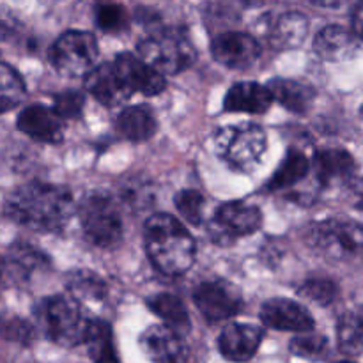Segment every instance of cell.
<instances>
[{
	"label": "cell",
	"instance_id": "cell-1",
	"mask_svg": "<svg viewBox=\"0 0 363 363\" xmlns=\"http://www.w3.org/2000/svg\"><path fill=\"white\" fill-rule=\"evenodd\" d=\"M4 209L13 222L27 229L59 233L73 216L74 202L69 190L64 186L30 181L7 197Z\"/></svg>",
	"mask_w": 363,
	"mask_h": 363
},
{
	"label": "cell",
	"instance_id": "cell-2",
	"mask_svg": "<svg viewBox=\"0 0 363 363\" xmlns=\"http://www.w3.org/2000/svg\"><path fill=\"white\" fill-rule=\"evenodd\" d=\"M144 243L152 266L163 275L179 277L195 261V241L186 227L174 216L158 213L144 225Z\"/></svg>",
	"mask_w": 363,
	"mask_h": 363
},
{
	"label": "cell",
	"instance_id": "cell-3",
	"mask_svg": "<svg viewBox=\"0 0 363 363\" xmlns=\"http://www.w3.org/2000/svg\"><path fill=\"white\" fill-rule=\"evenodd\" d=\"M138 57L162 74H177L188 69L197 59V52L188 35L179 28H156L138 43Z\"/></svg>",
	"mask_w": 363,
	"mask_h": 363
},
{
	"label": "cell",
	"instance_id": "cell-4",
	"mask_svg": "<svg viewBox=\"0 0 363 363\" xmlns=\"http://www.w3.org/2000/svg\"><path fill=\"white\" fill-rule=\"evenodd\" d=\"M220 158L234 170L248 172L262 160L268 145L264 130L257 124L243 123L220 130L215 137Z\"/></svg>",
	"mask_w": 363,
	"mask_h": 363
},
{
	"label": "cell",
	"instance_id": "cell-5",
	"mask_svg": "<svg viewBox=\"0 0 363 363\" xmlns=\"http://www.w3.org/2000/svg\"><path fill=\"white\" fill-rule=\"evenodd\" d=\"M85 238L99 248H112L123 238V216L110 195L92 191L78 206Z\"/></svg>",
	"mask_w": 363,
	"mask_h": 363
},
{
	"label": "cell",
	"instance_id": "cell-6",
	"mask_svg": "<svg viewBox=\"0 0 363 363\" xmlns=\"http://www.w3.org/2000/svg\"><path fill=\"white\" fill-rule=\"evenodd\" d=\"M43 330L53 342L73 347L84 342L89 321L82 314V308L73 296H52L41 301L38 307Z\"/></svg>",
	"mask_w": 363,
	"mask_h": 363
},
{
	"label": "cell",
	"instance_id": "cell-7",
	"mask_svg": "<svg viewBox=\"0 0 363 363\" xmlns=\"http://www.w3.org/2000/svg\"><path fill=\"white\" fill-rule=\"evenodd\" d=\"M98 59V43L91 32H64L50 50L53 67L64 77H85Z\"/></svg>",
	"mask_w": 363,
	"mask_h": 363
},
{
	"label": "cell",
	"instance_id": "cell-8",
	"mask_svg": "<svg viewBox=\"0 0 363 363\" xmlns=\"http://www.w3.org/2000/svg\"><path fill=\"white\" fill-rule=\"evenodd\" d=\"M308 241L321 254L344 259L363 250V225L346 218H330L315 223Z\"/></svg>",
	"mask_w": 363,
	"mask_h": 363
},
{
	"label": "cell",
	"instance_id": "cell-9",
	"mask_svg": "<svg viewBox=\"0 0 363 363\" xmlns=\"http://www.w3.org/2000/svg\"><path fill=\"white\" fill-rule=\"evenodd\" d=\"M262 215L257 206L241 201L225 202L216 209L209 225V234L220 245H227L236 238L248 236L261 227Z\"/></svg>",
	"mask_w": 363,
	"mask_h": 363
},
{
	"label": "cell",
	"instance_id": "cell-10",
	"mask_svg": "<svg viewBox=\"0 0 363 363\" xmlns=\"http://www.w3.org/2000/svg\"><path fill=\"white\" fill-rule=\"evenodd\" d=\"M194 301L206 321L220 323L234 318L243 307L240 293L225 280H208L194 291Z\"/></svg>",
	"mask_w": 363,
	"mask_h": 363
},
{
	"label": "cell",
	"instance_id": "cell-11",
	"mask_svg": "<svg viewBox=\"0 0 363 363\" xmlns=\"http://www.w3.org/2000/svg\"><path fill=\"white\" fill-rule=\"evenodd\" d=\"M112 67L123 87L131 96L135 92H140L144 96H156L165 91V74L156 71L155 67L144 62L140 57H135L133 53H119L113 59Z\"/></svg>",
	"mask_w": 363,
	"mask_h": 363
},
{
	"label": "cell",
	"instance_id": "cell-12",
	"mask_svg": "<svg viewBox=\"0 0 363 363\" xmlns=\"http://www.w3.org/2000/svg\"><path fill=\"white\" fill-rule=\"evenodd\" d=\"M213 59L230 69H245L261 57V45L257 39L243 32H225L213 39Z\"/></svg>",
	"mask_w": 363,
	"mask_h": 363
},
{
	"label": "cell",
	"instance_id": "cell-13",
	"mask_svg": "<svg viewBox=\"0 0 363 363\" xmlns=\"http://www.w3.org/2000/svg\"><path fill=\"white\" fill-rule=\"evenodd\" d=\"M261 321L268 328L280 332L308 333L314 330V319L303 305L286 298L268 300L261 308Z\"/></svg>",
	"mask_w": 363,
	"mask_h": 363
},
{
	"label": "cell",
	"instance_id": "cell-14",
	"mask_svg": "<svg viewBox=\"0 0 363 363\" xmlns=\"http://www.w3.org/2000/svg\"><path fill=\"white\" fill-rule=\"evenodd\" d=\"M140 346L155 363H184L186 347L177 332L169 326H151L140 337Z\"/></svg>",
	"mask_w": 363,
	"mask_h": 363
},
{
	"label": "cell",
	"instance_id": "cell-15",
	"mask_svg": "<svg viewBox=\"0 0 363 363\" xmlns=\"http://www.w3.org/2000/svg\"><path fill=\"white\" fill-rule=\"evenodd\" d=\"M264 332L252 325H229L218 337V350L227 360L248 362L261 346Z\"/></svg>",
	"mask_w": 363,
	"mask_h": 363
},
{
	"label": "cell",
	"instance_id": "cell-16",
	"mask_svg": "<svg viewBox=\"0 0 363 363\" xmlns=\"http://www.w3.org/2000/svg\"><path fill=\"white\" fill-rule=\"evenodd\" d=\"M53 110L43 105H30L18 116V130L27 137L46 144H57L62 140V123Z\"/></svg>",
	"mask_w": 363,
	"mask_h": 363
},
{
	"label": "cell",
	"instance_id": "cell-17",
	"mask_svg": "<svg viewBox=\"0 0 363 363\" xmlns=\"http://www.w3.org/2000/svg\"><path fill=\"white\" fill-rule=\"evenodd\" d=\"M358 38L340 25H328L318 32L314 39V50L321 59L330 62H342L357 55Z\"/></svg>",
	"mask_w": 363,
	"mask_h": 363
},
{
	"label": "cell",
	"instance_id": "cell-18",
	"mask_svg": "<svg viewBox=\"0 0 363 363\" xmlns=\"http://www.w3.org/2000/svg\"><path fill=\"white\" fill-rule=\"evenodd\" d=\"M357 163L344 149H323L314 156V172L323 186H335L353 177Z\"/></svg>",
	"mask_w": 363,
	"mask_h": 363
},
{
	"label": "cell",
	"instance_id": "cell-19",
	"mask_svg": "<svg viewBox=\"0 0 363 363\" xmlns=\"http://www.w3.org/2000/svg\"><path fill=\"white\" fill-rule=\"evenodd\" d=\"M85 87L101 105L108 106V108L123 105L124 101L131 98L130 92L123 87V84L117 78L112 64L92 67L85 74Z\"/></svg>",
	"mask_w": 363,
	"mask_h": 363
},
{
	"label": "cell",
	"instance_id": "cell-20",
	"mask_svg": "<svg viewBox=\"0 0 363 363\" xmlns=\"http://www.w3.org/2000/svg\"><path fill=\"white\" fill-rule=\"evenodd\" d=\"M273 103V96L266 85L257 82H240L234 84L223 99V108L227 112L264 113Z\"/></svg>",
	"mask_w": 363,
	"mask_h": 363
},
{
	"label": "cell",
	"instance_id": "cell-21",
	"mask_svg": "<svg viewBox=\"0 0 363 363\" xmlns=\"http://www.w3.org/2000/svg\"><path fill=\"white\" fill-rule=\"evenodd\" d=\"M308 34V20L300 13H286L269 21L268 38L277 50L298 48Z\"/></svg>",
	"mask_w": 363,
	"mask_h": 363
},
{
	"label": "cell",
	"instance_id": "cell-22",
	"mask_svg": "<svg viewBox=\"0 0 363 363\" xmlns=\"http://www.w3.org/2000/svg\"><path fill=\"white\" fill-rule=\"evenodd\" d=\"M273 99L293 113H307L315 99V92L311 85L287 78H273L268 85Z\"/></svg>",
	"mask_w": 363,
	"mask_h": 363
},
{
	"label": "cell",
	"instance_id": "cell-23",
	"mask_svg": "<svg viewBox=\"0 0 363 363\" xmlns=\"http://www.w3.org/2000/svg\"><path fill=\"white\" fill-rule=\"evenodd\" d=\"M155 112L147 105H133L124 108L117 117V130L131 142H145L156 133Z\"/></svg>",
	"mask_w": 363,
	"mask_h": 363
},
{
	"label": "cell",
	"instance_id": "cell-24",
	"mask_svg": "<svg viewBox=\"0 0 363 363\" xmlns=\"http://www.w3.org/2000/svg\"><path fill=\"white\" fill-rule=\"evenodd\" d=\"M147 303L149 308L165 323V326L172 328L174 332H177L179 335L190 332V315H188V311L186 307H184L183 301H181V298H177L176 294H156V296H152Z\"/></svg>",
	"mask_w": 363,
	"mask_h": 363
},
{
	"label": "cell",
	"instance_id": "cell-25",
	"mask_svg": "<svg viewBox=\"0 0 363 363\" xmlns=\"http://www.w3.org/2000/svg\"><path fill=\"white\" fill-rule=\"evenodd\" d=\"M84 342L94 363H119L113 346L112 328L105 321H89Z\"/></svg>",
	"mask_w": 363,
	"mask_h": 363
},
{
	"label": "cell",
	"instance_id": "cell-26",
	"mask_svg": "<svg viewBox=\"0 0 363 363\" xmlns=\"http://www.w3.org/2000/svg\"><path fill=\"white\" fill-rule=\"evenodd\" d=\"M308 170H311V163H308L307 156L296 149H291L269 179L268 190L277 191L294 186L307 176Z\"/></svg>",
	"mask_w": 363,
	"mask_h": 363
},
{
	"label": "cell",
	"instance_id": "cell-27",
	"mask_svg": "<svg viewBox=\"0 0 363 363\" xmlns=\"http://www.w3.org/2000/svg\"><path fill=\"white\" fill-rule=\"evenodd\" d=\"M67 291L74 300L82 301H101L106 298V284L101 277L89 269H77L71 272L66 279Z\"/></svg>",
	"mask_w": 363,
	"mask_h": 363
},
{
	"label": "cell",
	"instance_id": "cell-28",
	"mask_svg": "<svg viewBox=\"0 0 363 363\" xmlns=\"http://www.w3.org/2000/svg\"><path fill=\"white\" fill-rule=\"evenodd\" d=\"M337 339L342 353L357 357L363 351V307L347 312L337 326Z\"/></svg>",
	"mask_w": 363,
	"mask_h": 363
},
{
	"label": "cell",
	"instance_id": "cell-29",
	"mask_svg": "<svg viewBox=\"0 0 363 363\" xmlns=\"http://www.w3.org/2000/svg\"><path fill=\"white\" fill-rule=\"evenodd\" d=\"M27 94L23 78L9 64L0 62V113L13 110Z\"/></svg>",
	"mask_w": 363,
	"mask_h": 363
},
{
	"label": "cell",
	"instance_id": "cell-30",
	"mask_svg": "<svg viewBox=\"0 0 363 363\" xmlns=\"http://www.w3.org/2000/svg\"><path fill=\"white\" fill-rule=\"evenodd\" d=\"M9 261L25 277H28L34 272H39V269L48 264V261H46V257L41 252L25 243H16L11 248Z\"/></svg>",
	"mask_w": 363,
	"mask_h": 363
},
{
	"label": "cell",
	"instance_id": "cell-31",
	"mask_svg": "<svg viewBox=\"0 0 363 363\" xmlns=\"http://www.w3.org/2000/svg\"><path fill=\"white\" fill-rule=\"evenodd\" d=\"M177 213L184 222L191 223V225H201L202 216H204V197L201 191L197 190H183L176 195L174 199Z\"/></svg>",
	"mask_w": 363,
	"mask_h": 363
},
{
	"label": "cell",
	"instance_id": "cell-32",
	"mask_svg": "<svg viewBox=\"0 0 363 363\" xmlns=\"http://www.w3.org/2000/svg\"><path fill=\"white\" fill-rule=\"evenodd\" d=\"M96 21H98V27L101 30L110 32V34H117V32H123L128 28V13L123 6L119 4L106 2L101 4L98 7V13H96Z\"/></svg>",
	"mask_w": 363,
	"mask_h": 363
},
{
	"label": "cell",
	"instance_id": "cell-33",
	"mask_svg": "<svg viewBox=\"0 0 363 363\" xmlns=\"http://www.w3.org/2000/svg\"><path fill=\"white\" fill-rule=\"evenodd\" d=\"M300 294L318 305H330L335 301L339 287L330 279H308L300 287Z\"/></svg>",
	"mask_w": 363,
	"mask_h": 363
},
{
	"label": "cell",
	"instance_id": "cell-34",
	"mask_svg": "<svg viewBox=\"0 0 363 363\" xmlns=\"http://www.w3.org/2000/svg\"><path fill=\"white\" fill-rule=\"evenodd\" d=\"M291 351L296 357L307 358V360H321L328 354V340L323 335L296 337L291 342Z\"/></svg>",
	"mask_w": 363,
	"mask_h": 363
},
{
	"label": "cell",
	"instance_id": "cell-35",
	"mask_svg": "<svg viewBox=\"0 0 363 363\" xmlns=\"http://www.w3.org/2000/svg\"><path fill=\"white\" fill-rule=\"evenodd\" d=\"M85 98L80 91H64L53 98V112L60 119H78L82 116Z\"/></svg>",
	"mask_w": 363,
	"mask_h": 363
},
{
	"label": "cell",
	"instance_id": "cell-36",
	"mask_svg": "<svg viewBox=\"0 0 363 363\" xmlns=\"http://www.w3.org/2000/svg\"><path fill=\"white\" fill-rule=\"evenodd\" d=\"M18 28H20V23H18L16 18L9 11L0 9V39L13 38Z\"/></svg>",
	"mask_w": 363,
	"mask_h": 363
},
{
	"label": "cell",
	"instance_id": "cell-37",
	"mask_svg": "<svg viewBox=\"0 0 363 363\" xmlns=\"http://www.w3.org/2000/svg\"><path fill=\"white\" fill-rule=\"evenodd\" d=\"M351 23H353L354 35L363 39V2L357 7V9L353 11V16H351Z\"/></svg>",
	"mask_w": 363,
	"mask_h": 363
},
{
	"label": "cell",
	"instance_id": "cell-38",
	"mask_svg": "<svg viewBox=\"0 0 363 363\" xmlns=\"http://www.w3.org/2000/svg\"><path fill=\"white\" fill-rule=\"evenodd\" d=\"M308 2L315 4V6H321V7H339L344 0H308Z\"/></svg>",
	"mask_w": 363,
	"mask_h": 363
},
{
	"label": "cell",
	"instance_id": "cell-39",
	"mask_svg": "<svg viewBox=\"0 0 363 363\" xmlns=\"http://www.w3.org/2000/svg\"><path fill=\"white\" fill-rule=\"evenodd\" d=\"M357 206H358V208H360V209H362V211H363V199H362V201H360V202H358V204H357Z\"/></svg>",
	"mask_w": 363,
	"mask_h": 363
},
{
	"label": "cell",
	"instance_id": "cell-40",
	"mask_svg": "<svg viewBox=\"0 0 363 363\" xmlns=\"http://www.w3.org/2000/svg\"><path fill=\"white\" fill-rule=\"evenodd\" d=\"M0 275H2V268H0Z\"/></svg>",
	"mask_w": 363,
	"mask_h": 363
},
{
	"label": "cell",
	"instance_id": "cell-41",
	"mask_svg": "<svg viewBox=\"0 0 363 363\" xmlns=\"http://www.w3.org/2000/svg\"><path fill=\"white\" fill-rule=\"evenodd\" d=\"M342 363H351V362H342Z\"/></svg>",
	"mask_w": 363,
	"mask_h": 363
},
{
	"label": "cell",
	"instance_id": "cell-42",
	"mask_svg": "<svg viewBox=\"0 0 363 363\" xmlns=\"http://www.w3.org/2000/svg\"><path fill=\"white\" fill-rule=\"evenodd\" d=\"M362 112H363V108H362Z\"/></svg>",
	"mask_w": 363,
	"mask_h": 363
},
{
	"label": "cell",
	"instance_id": "cell-43",
	"mask_svg": "<svg viewBox=\"0 0 363 363\" xmlns=\"http://www.w3.org/2000/svg\"><path fill=\"white\" fill-rule=\"evenodd\" d=\"M362 2H363V0H362Z\"/></svg>",
	"mask_w": 363,
	"mask_h": 363
}]
</instances>
